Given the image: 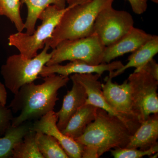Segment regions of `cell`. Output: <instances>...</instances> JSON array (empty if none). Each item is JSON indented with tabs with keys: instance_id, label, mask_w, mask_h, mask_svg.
I'll return each mask as SVG.
<instances>
[{
	"instance_id": "8992f818",
	"label": "cell",
	"mask_w": 158,
	"mask_h": 158,
	"mask_svg": "<svg viewBox=\"0 0 158 158\" xmlns=\"http://www.w3.org/2000/svg\"><path fill=\"white\" fill-rule=\"evenodd\" d=\"M105 48L94 33L78 39L64 40L53 49L52 57L46 65L76 60H82L92 65H99L102 62Z\"/></svg>"
},
{
	"instance_id": "d4e9b609",
	"label": "cell",
	"mask_w": 158,
	"mask_h": 158,
	"mask_svg": "<svg viewBox=\"0 0 158 158\" xmlns=\"http://www.w3.org/2000/svg\"><path fill=\"white\" fill-rule=\"evenodd\" d=\"M130 3L134 13L141 15L146 11L147 9V3L148 0H127ZM156 3H158V0H151Z\"/></svg>"
},
{
	"instance_id": "83f0119b",
	"label": "cell",
	"mask_w": 158,
	"mask_h": 158,
	"mask_svg": "<svg viewBox=\"0 0 158 158\" xmlns=\"http://www.w3.org/2000/svg\"><path fill=\"white\" fill-rule=\"evenodd\" d=\"M7 92L6 86L0 82V103L6 106L7 103Z\"/></svg>"
},
{
	"instance_id": "4fadbf2b",
	"label": "cell",
	"mask_w": 158,
	"mask_h": 158,
	"mask_svg": "<svg viewBox=\"0 0 158 158\" xmlns=\"http://www.w3.org/2000/svg\"><path fill=\"white\" fill-rule=\"evenodd\" d=\"M101 76L97 73H76L71 75L70 78L75 79L84 86L87 94L85 103L102 109L121 119L105 99L102 91V84L99 81Z\"/></svg>"
},
{
	"instance_id": "6da1fadb",
	"label": "cell",
	"mask_w": 158,
	"mask_h": 158,
	"mask_svg": "<svg viewBox=\"0 0 158 158\" xmlns=\"http://www.w3.org/2000/svg\"><path fill=\"white\" fill-rule=\"evenodd\" d=\"M69 80L68 76L52 74L44 77L40 85L33 82L22 86L9 106L12 112H20L18 116L12 118L11 125L17 126L54 110L59 100L58 91L66 86Z\"/></svg>"
},
{
	"instance_id": "ac0fdd59",
	"label": "cell",
	"mask_w": 158,
	"mask_h": 158,
	"mask_svg": "<svg viewBox=\"0 0 158 158\" xmlns=\"http://www.w3.org/2000/svg\"><path fill=\"white\" fill-rule=\"evenodd\" d=\"M22 4H25L28 10L27 17L25 23L26 34L34 33L35 26L40 15L48 6L54 5L59 9L66 8V0H21Z\"/></svg>"
},
{
	"instance_id": "44dd1931",
	"label": "cell",
	"mask_w": 158,
	"mask_h": 158,
	"mask_svg": "<svg viewBox=\"0 0 158 158\" xmlns=\"http://www.w3.org/2000/svg\"><path fill=\"white\" fill-rule=\"evenodd\" d=\"M36 142L44 158H68L67 154L55 138L43 133L36 132Z\"/></svg>"
},
{
	"instance_id": "277c9868",
	"label": "cell",
	"mask_w": 158,
	"mask_h": 158,
	"mask_svg": "<svg viewBox=\"0 0 158 158\" xmlns=\"http://www.w3.org/2000/svg\"><path fill=\"white\" fill-rule=\"evenodd\" d=\"M50 48L45 44L42 52L32 59H26L21 54L9 56L1 69L6 88L15 94L23 85L39 78L43 67L52 57V52H48Z\"/></svg>"
},
{
	"instance_id": "d6986e66",
	"label": "cell",
	"mask_w": 158,
	"mask_h": 158,
	"mask_svg": "<svg viewBox=\"0 0 158 158\" xmlns=\"http://www.w3.org/2000/svg\"><path fill=\"white\" fill-rule=\"evenodd\" d=\"M31 126L26 122L17 126L11 125L4 137L0 138V158L11 157L14 146L31 130Z\"/></svg>"
},
{
	"instance_id": "8fae6325",
	"label": "cell",
	"mask_w": 158,
	"mask_h": 158,
	"mask_svg": "<svg viewBox=\"0 0 158 158\" xmlns=\"http://www.w3.org/2000/svg\"><path fill=\"white\" fill-rule=\"evenodd\" d=\"M123 65L121 61H114L110 63L92 65L82 60H73L65 65L59 64L49 66L44 65L39 75L43 77L52 74L68 77L76 73H97L102 75L105 72H110L117 70L122 68Z\"/></svg>"
},
{
	"instance_id": "7402d4cb",
	"label": "cell",
	"mask_w": 158,
	"mask_h": 158,
	"mask_svg": "<svg viewBox=\"0 0 158 158\" xmlns=\"http://www.w3.org/2000/svg\"><path fill=\"white\" fill-rule=\"evenodd\" d=\"M21 0H0V9L2 15L8 17L19 32H22L25 29V24L21 17L20 8Z\"/></svg>"
},
{
	"instance_id": "7c38bea8",
	"label": "cell",
	"mask_w": 158,
	"mask_h": 158,
	"mask_svg": "<svg viewBox=\"0 0 158 158\" xmlns=\"http://www.w3.org/2000/svg\"><path fill=\"white\" fill-rule=\"evenodd\" d=\"M152 37L143 30L133 27L116 42L105 47L102 63H110L117 57L133 52Z\"/></svg>"
},
{
	"instance_id": "e0dca14e",
	"label": "cell",
	"mask_w": 158,
	"mask_h": 158,
	"mask_svg": "<svg viewBox=\"0 0 158 158\" xmlns=\"http://www.w3.org/2000/svg\"><path fill=\"white\" fill-rule=\"evenodd\" d=\"M98 109L93 105L85 103L72 116L61 131L74 140L81 137L88 125L95 119Z\"/></svg>"
},
{
	"instance_id": "4316f807",
	"label": "cell",
	"mask_w": 158,
	"mask_h": 158,
	"mask_svg": "<svg viewBox=\"0 0 158 158\" xmlns=\"http://www.w3.org/2000/svg\"><path fill=\"white\" fill-rule=\"evenodd\" d=\"M98 152L95 148L91 145H84L82 152L81 158H99Z\"/></svg>"
},
{
	"instance_id": "f1b7e54d",
	"label": "cell",
	"mask_w": 158,
	"mask_h": 158,
	"mask_svg": "<svg viewBox=\"0 0 158 158\" xmlns=\"http://www.w3.org/2000/svg\"><path fill=\"white\" fill-rule=\"evenodd\" d=\"M158 152L150 156L149 157L151 158H156L158 157Z\"/></svg>"
},
{
	"instance_id": "ffe728a7",
	"label": "cell",
	"mask_w": 158,
	"mask_h": 158,
	"mask_svg": "<svg viewBox=\"0 0 158 158\" xmlns=\"http://www.w3.org/2000/svg\"><path fill=\"white\" fill-rule=\"evenodd\" d=\"M36 134V132L31 129L23 139L15 144L11 158H44L37 147Z\"/></svg>"
},
{
	"instance_id": "ba28073f",
	"label": "cell",
	"mask_w": 158,
	"mask_h": 158,
	"mask_svg": "<svg viewBox=\"0 0 158 158\" xmlns=\"http://www.w3.org/2000/svg\"><path fill=\"white\" fill-rule=\"evenodd\" d=\"M134 24L130 13L116 10L110 6L99 13L94 24L93 33L107 47L124 36L134 27Z\"/></svg>"
},
{
	"instance_id": "484cf974",
	"label": "cell",
	"mask_w": 158,
	"mask_h": 158,
	"mask_svg": "<svg viewBox=\"0 0 158 158\" xmlns=\"http://www.w3.org/2000/svg\"><path fill=\"white\" fill-rule=\"evenodd\" d=\"M140 70L144 71L158 81V64L155 59H150L141 67Z\"/></svg>"
},
{
	"instance_id": "5b68a950",
	"label": "cell",
	"mask_w": 158,
	"mask_h": 158,
	"mask_svg": "<svg viewBox=\"0 0 158 158\" xmlns=\"http://www.w3.org/2000/svg\"><path fill=\"white\" fill-rule=\"evenodd\" d=\"M59 9L51 5L44 10L39 17L42 23L31 35L18 32L10 35L9 45L16 48L20 54L26 59H32L37 55L39 50L43 49L46 41L52 37L64 13L68 9Z\"/></svg>"
},
{
	"instance_id": "9a60e30c",
	"label": "cell",
	"mask_w": 158,
	"mask_h": 158,
	"mask_svg": "<svg viewBox=\"0 0 158 158\" xmlns=\"http://www.w3.org/2000/svg\"><path fill=\"white\" fill-rule=\"evenodd\" d=\"M158 115L153 114L142 122L126 148L146 150L158 144Z\"/></svg>"
},
{
	"instance_id": "603a6c76",
	"label": "cell",
	"mask_w": 158,
	"mask_h": 158,
	"mask_svg": "<svg viewBox=\"0 0 158 158\" xmlns=\"http://www.w3.org/2000/svg\"><path fill=\"white\" fill-rule=\"evenodd\" d=\"M110 151L111 155L115 158H141L145 156H150L157 152L158 144L146 150L125 147L114 148L110 150Z\"/></svg>"
},
{
	"instance_id": "30bf717a",
	"label": "cell",
	"mask_w": 158,
	"mask_h": 158,
	"mask_svg": "<svg viewBox=\"0 0 158 158\" xmlns=\"http://www.w3.org/2000/svg\"><path fill=\"white\" fill-rule=\"evenodd\" d=\"M58 116L54 110L41 116L32 124L31 129L55 138L62 146L69 158H81L84 145L65 135L58 128Z\"/></svg>"
},
{
	"instance_id": "2e32d148",
	"label": "cell",
	"mask_w": 158,
	"mask_h": 158,
	"mask_svg": "<svg viewBox=\"0 0 158 158\" xmlns=\"http://www.w3.org/2000/svg\"><path fill=\"white\" fill-rule=\"evenodd\" d=\"M158 52V37H153L147 42L144 43L140 47L133 52L129 57L128 62L122 68L109 72V76L111 78L118 76L124 72L128 69L135 67V72L138 71Z\"/></svg>"
},
{
	"instance_id": "3957f363",
	"label": "cell",
	"mask_w": 158,
	"mask_h": 158,
	"mask_svg": "<svg viewBox=\"0 0 158 158\" xmlns=\"http://www.w3.org/2000/svg\"><path fill=\"white\" fill-rule=\"evenodd\" d=\"M134 133L121 119L98 108L95 119L75 140L83 145L93 146L100 157L111 149L126 147Z\"/></svg>"
},
{
	"instance_id": "f546056e",
	"label": "cell",
	"mask_w": 158,
	"mask_h": 158,
	"mask_svg": "<svg viewBox=\"0 0 158 158\" xmlns=\"http://www.w3.org/2000/svg\"><path fill=\"white\" fill-rule=\"evenodd\" d=\"M0 15H2V13L1 9H0Z\"/></svg>"
},
{
	"instance_id": "cb8c5ba5",
	"label": "cell",
	"mask_w": 158,
	"mask_h": 158,
	"mask_svg": "<svg viewBox=\"0 0 158 158\" xmlns=\"http://www.w3.org/2000/svg\"><path fill=\"white\" fill-rule=\"evenodd\" d=\"M13 118L11 109L0 103V135L4 134L11 126Z\"/></svg>"
},
{
	"instance_id": "52a82bcc",
	"label": "cell",
	"mask_w": 158,
	"mask_h": 158,
	"mask_svg": "<svg viewBox=\"0 0 158 158\" xmlns=\"http://www.w3.org/2000/svg\"><path fill=\"white\" fill-rule=\"evenodd\" d=\"M133 109L141 123L151 115L158 113V81L143 70L127 79Z\"/></svg>"
},
{
	"instance_id": "5bb4252c",
	"label": "cell",
	"mask_w": 158,
	"mask_h": 158,
	"mask_svg": "<svg viewBox=\"0 0 158 158\" xmlns=\"http://www.w3.org/2000/svg\"><path fill=\"white\" fill-rule=\"evenodd\" d=\"M71 90L67 91L63 98L62 107L57 113L58 120L57 125L60 131L65 128L69 121L79 108L85 104L87 94L84 86L73 78Z\"/></svg>"
},
{
	"instance_id": "9c48e42d",
	"label": "cell",
	"mask_w": 158,
	"mask_h": 158,
	"mask_svg": "<svg viewBox=\"0 0 158 158\" xmlns=\"http://www.w3.org/2000/svg\"><path fill=\"white\" fill-rule=\"evenodd\" d=\"M104 82L102 84V88L105 99L122 120L135 133L141 123L133 109L127 80L118 85L113 82L110 77L107 76Z\"/></svg>"
},
{
	"instance_id": "7a4b0ae2",
	"label": "cell",
	"mask_w": 158,
	"mask_h": 158,
	"mask_svg": "<svg viewBox=\"0 0 158 158\" xmlns=\"http://www.w3.org/2000/svg\"><path fill=\"white\" fill-rule=\"evenodd\" d=\"M114 1L66 0L68 9L45 44L54 49L63 40L78 39L93 34L94 24L99 13L112 6Z\"/></svg>"
}]
</instances>
